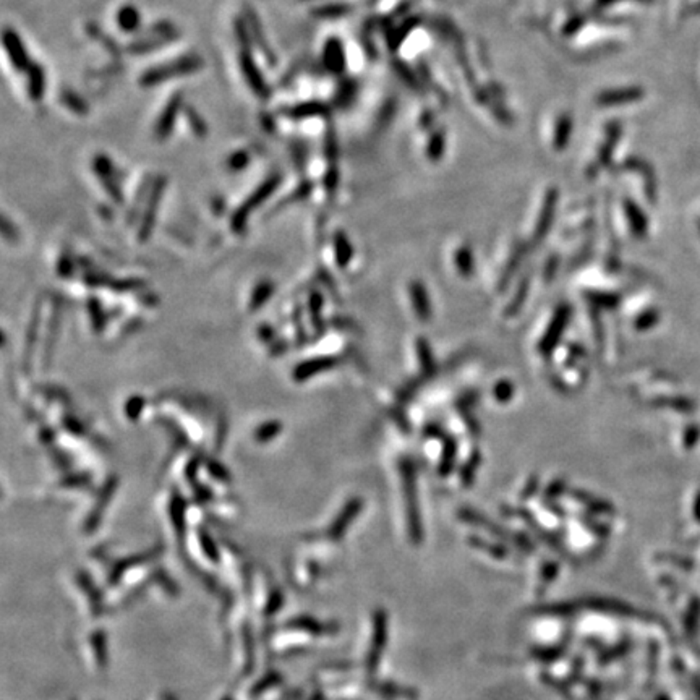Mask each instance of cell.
<instances>
[{
    "label": "cell",
    "instance_id": "15",
    "mask_svg": "<svg viewBox=\"0 0 700 700\" xmlns=\"http://www.w3.org/2000/svg\"><path fill=\"white\" fill-rule=\"evenodd\" d=\"M345 5H323L320 9L313 10V15L323 16V18H335V16H343L347 14Z\"/></svg>",
    "mask_w": 700,
    "mask_h": 700
},
{
    "label": "cell",
    "instance_id": "1",
    "mask_svg": "<svg viewBox=\"0 0 700 700\" xmlns=\"http://www.w3.org/2000/svg\"><path fill=\"white\" fill-rule=\"evenodd\" d=\"M205 67V60L198 54H188L169 63H163L159 67H153L144 72L140 78V85L144 88H151V86L161 85L182 75H190L201 70Z\"/></svg>",
    "mask_w": 700,
    "mask_h": 700
},
{
    "label": "cell",
    "instance_id": "2",
    "mask_svg": "<svg viewBox=\"0 0 700 700\" xmlns=\"http://www.w3.org/2000/svg\"><path fill=\"white\" fill-rule=\"evenodd\" d=\"M239 63H240V70L245 77V82L248 83V86H250V90L254 92V95H257L258 97H262V99L269 97L271 90H269L268 83H266L262 70H259L257 62H254V59H253L252 50L240 49Z\"/></svg>",
    "mask_w": 700,
    "mask_h": 700
},
{
    "label": "cell",
    "instance_id": "4",
    "mask_svg": "<svg viewBox=\"0 0 700 700\" xmlns=\"http://www.w3.org/2000/svg\"><path fill=\"white\" fill-rule=\"evenodd\" d=\"M2 43L5 50H7L11 67H14L16 72H28V68H30L33 62L30 60V55H28V50L21 41L20 34L15 30L7 28V30L4 31Z\"/></svg>",
    "mask_w": 700,
    "mask_h": 700
},
{
    "label": "cell",
    "instance_id": "10",
    "mask_svg": "<svg viewBox=\"0 0 700 700\" xmlns=\"http://www.w3.org/2000/svg\"><path fill=\"white\" fill-rule=\"evenodd\" d=\"M115 20H117V25L124 33H136L141 28V15L133 5H124L117 11Z\"/></svg>",
    "mask_w": 700,
    "mask_h": 700
},
{
    "label": "cell",
    "instance_id": "11",
    "mask_svg": "<svg viewBox=\"0 0 700 700\" xmlns=\"http://www.w3.org/2000/svg\"><path fill=\"white\" fill-rule=\"evenodd\" d=\"M171 41H173V39L149 36V38H146V39H138L136 43L130 44L129 48H126V50H129V54H135V55L149 54V52H151V50H154V49H159V48H163V45H166L167 43H171Z\"/></svg>",
    "mask_w": 700,
    "mask_h": 700
},
{
    "label": "cell",
    "instance_id": "16",
    "mask_svg": "<svg viewBox=\"0 0 700 700\" xmlns=\"http://www.w3.org/2000/svg\"><path fill=\"white\" fill-rule=\"evenodd\" d=\"M248 163H250V154L247 151H237L229 158L227 167L230 171H242L248 166Z\"/></svg>",
    "mask_w": 700,
    "mask_h": 700
},
{
    "label": "cell",
    "instance_id": "12",
    "mask_svg": "<svg viewBox=\"0 0 700 700\" xmlns=\"http://www.w3.org/2000/svg\"><path fill=\"white\" fill-rule=\"evenodd\" d=\"M60 101H62L63 106H65L67 109H70V111L75 112V114L85 115V114H88V111H90L88 104H86V101L83 99V97L78 96L77 92H73L70 90L62 91Z\"/></svg>",
    "mask_w": 700,
    "mask_h": 700
},
{
    "label": "cell",
    "instance_id": "5",
    "mask_svg": "<svg viewBox=\"0 0 700 700\" xmlns=\"http://www.w3.org/2000/svg\"><path fill=\"white\" fill-rule=\"evenodd\" d=\"M244 16H245V20L248 23V28H250V33H252V38H253V43L258 45L259 50L263 52V55L266 57V60H268L271 65H276V54H274V50L271 45L268 44V41H266V34L263 31V28H262V21H259L258 18V15H257V11H254V9L252 7V5H245L244 7Z\"/></svg>",
    "mask_w": 700,
    "mask_h": 700
},
{
    "label": "cell",
    "instance_id": "14",
    "mask_svg": "<svg viewBox=\"0 0 700 700\" xmlns=\"http://www.w3.org/2000/svg\"><path fill=\"white\" fill-rule=\"evenodd\" d=\"M234 31H235L237 41H239L240 48L252 50L253 38H252L250 28H248V23L245 20V16H237V18L234 20Z\"/></svg>",
    "mask_w": 700,
    "mask_h": 700
},
{
    "label": "cell",
    "instance_id": "9",
    "mask_svg": "<svg viewBox=\"0 0 700 700\" xmlns=\"http://www.w3.org/2000/svg\"><path fill=\"white\" fill-rule=\"evenodd\" d=\"M28 96L33 101H41L45 90V73L41 63H31L28 68Z\"/></svg>",
    "mask_w": 700,
    "mask_h": 700
},
{
    "label": "cell",
    "instance_id": "13",
    "mask_svg": "<svg viewBox=\"0 0 700 700\" xmlns=\"http://www.w3.org/2000/svg\"><path fill=\"white\" fill-rule=\"evenodd\" d=\"M185 117H187V122L190 125V129L195 133L196 136L203 138L208 135V124L205 122V119L201 117L200 112L193 109L192 106H185L183 107Z\"/></svg>",
    "mask_w": 700,
    "mask_h": 700
},
{
    "label": "cell",
    "instance_id": "3",
    "mask_svg": "<svg viewBox=\"0 0 700 700\" xmlns=\"http://www.w3.org/2000/svg\"><path fill=\"white\" fill-rule=\"evenodd\" d=\"M183 107L185 106H183L182 92H176V95H172L171 99L167 101L166 107L163 109V112H161L158 122H156V126H154L156 140L164 141L172 135V130H173V125H176L177 115Z\"/></svg>",
    "mask_w": 700,
    "mask_h": 700
},
{
    "label": "cell",
    "instance_id": "7",
    "mask_svg": "<svg viewBox=\"0 0 700 700\" xmlns=\"http://www.w3.org/2000/svg\"><path fill=\"white\" fill-rule=\"evenodd\" d=\"M282 114L291 120H303L310 117H323L328 114L326 104L318 101H308L302 104H295L292 107H286Z\"/></svg>",
    "mask_w": 700,
    "mask_h": 700
},
{
    "label": "cell",
    "instance_id": "6",
    "mask_svg": "<svg viewBox=\"0 0 700 700\" xmlns=\"http://www.w3.org/2000/svg\"><path fill=\"white\" fill-rule=\"evenodd\" d=\"M281 182V176L279 173H274V176H271L268 181H266L262 187H259L257 192H254L250 198H248L245 201V205L240 208L239 212L235 214V222H244V219L248 216V212H250L252 210H254V206H258L259 203H263V201L268 198V196L274 192V190L277 188V185H279Z\"/></svg>",
    "mask_w": 700,
    "mask_h": 700
},
{
    "label": "cell",
    "instance_id": "8",
    "mask_svg": "<svg viewBox=\"0 0 700 700\" xmlns=\"http://www.w3.org/2000/svg\"><path fill=\"white\" fill-rule=\"evenodd\" d=\"M323 62H325V67L328 68L329 72L340 73V72L344 70L345 57H344L343 44H340L339 39L331 38L325 44V52H323Z\"/></svg>",
    "mask_w": 700,
    "mask_h": 700
}]
</instances>
